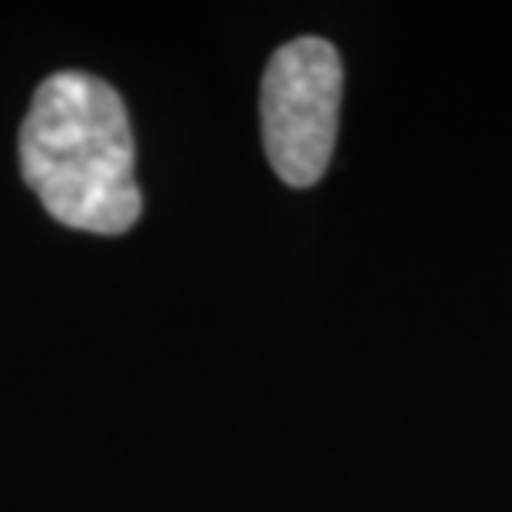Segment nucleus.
<instances>
[{
	"label": "nucleus",
	"mask_w": 512,
	"mask_h": 512,
	"mask_svg": "<svg viewBox=\"0 0 512 512\" xmlns=\"http://www.w3.org/2000/svg\"><path fill=\"white\" fill-rule=\"evenodd\" d=\"M20 173L60 227L120 237L143 213L124 97L87 70H57L20 124Z\"/></svg>",
	"instance_id": "obj_1"
},
{
	"label": "nucleus",
	"mask_w": 512,
	"mask_h": 512,
	"mask_svg": "<svg viewBox=\"0 0 512 512\" xmlns=\"http://www.w3.org/2000/svg\"><path fill=\"white\" fill-rule=\"evenodd\" d=\"M343 60L323 37H296L270 57L260 87L263 150L290 187H313L333 160Z\"/></svg>",
	"instance_id": "obj_2"
}]
</instances>
